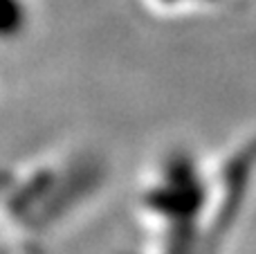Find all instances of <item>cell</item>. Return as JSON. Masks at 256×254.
Instances as JSON below:
<instances>
[{"label": "cell", "instance_id": "6da1fadb", "mask_svg": "<svg viewBox=\"0 0 256 254\" xmlns=\"http://www.w3.org/2000/svg\"><path fill=\"white\" fill-rule=\"evenodd\" d=\"M256 182V135L214 162L176 151L146 176L137 196L140 254H218Z\"/></svg>", "mask_w": 256, "mask_h": 254}]
</instances>
